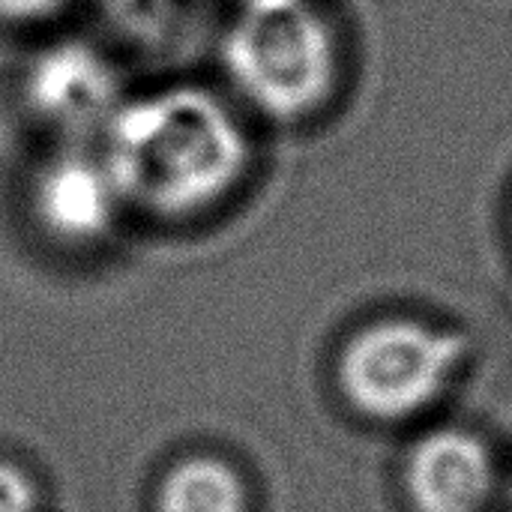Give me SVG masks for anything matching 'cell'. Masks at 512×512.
<instances>
[{
    "mask_svg": "<svg viewBox=\"0 0 512 512\" xmlns=\"http://www.w3.org/2000/svg\"><path fill=\"white\" fill-rule=\"evenodd\" d=\"M159 512H249L243 477L216 456H189L165 471L156 492Z\"/></svg>",
    "mask_w": 512,
    "mask_h": 512,
    "instance_id": "52a82bcc",
    "label": "cell"
},
{
    "mask_svg": "<svg viewBox=\"0 0 512 512\" xmlns=\"http://www.w3.org/2000/svg\"><path fill=\"white\" fill-rule=\"evenodd\" d=\"M225 69L264 114L318 111L336 81V39L309 0H246L225 36Z\"/></svg>",
    "mask_w": 512,
    "mask_h": 512,
    "instance_id": "7a4b0ae2",
    "label": "cell"
},
{
    "mask_svg": "<svg viewBox=\"0 0 512 512\" xmlns=\"http://www.w3.org/2000/svg\"><path fill=\"white\" fill-rule=\"evenodd\" d=\"M405 489L417 512H483L495 495V459L483 438L435 429L411 447Z\"/></svg>",
    "mask_w": 512,
    "mask_h": 512,
    "instance_id": "277c9868",
    "label": "cell"
},
{
    "mask_svg": "<svg viewBox=\"0 0 512 512\" xmlns=\"http://www.w3.org/2000/svg\"><path fill=\"white\" fill-rule=\"evenodd\" d=\"M66 0H0V18L6 21H42L51 18Z\"/></svg>",
    "mask_w": 512,
    "mask_h": 512,
    "instance_id": "9c48e42d",
    "label": "cell"
},
{
    "mask_svg": "<svg viewBox=\"0 0 512 512\" xmlns=\"http://www.w3.org/2000/svg\"><path fill=\"white\" fill-rule=\"evenodd\" d=\"M123 198L105 159L84 153L54 156L33 186V210L48 234L66 243H90L111 231Z\"/></svg>",
    "mask_w": 512,
    "mask_h": 512,
    "instance_id": "8992f818",
    "label": "cell"
},
{
    "mask_svg": "<svg viewBox=\"0 0 512 512\" xmlns=\"http://www.w3.org/2000/svg\"><path fill=\"white\" fill-rule=\"evenodd\" d=\"M468 357L456 330L384 318L357 330L339 354V387L348 405L378 423H402L429 411Z\"/></svg>",
    "mask_w": 512,
    "mask_h": 512,
    "instance_id": "3957f363",
    "label": "cell"
},
{
    "mask_svg": "<svg viewBox=\"0 0 512 512\" xmlns=\"http://www.w3.org/2000/svg\"><path fill=\"white\" fill-rule=\"evenodd\" d=\"M36 486L12 462H0V512H36Z\"/></svg>",
    "mask_w": 512,
    "mask_h": 512,
    "instance_id": "ba28073f",
    "label": "cell"
},
{
    "mask_svg": "<svg viewBox=\"0 0 512 512\" xmlns=\"http://www.w3.org/2000/svg\"><path fill=\"white\" fill-rule=\"evenodd\" d=\"M102 159L123 204L177 219L222 201L243 180L252 147L216 93L177 84L120 102Z\"/></svg>",
    "mask_w": 512,
    "mask_h": 512,
    "instance_id": "6da1fadb",
    "label": "cell"
},
{
    "mask_svg": "<svg viewBox=\"0 0 512 512\" xmlns=\"http://www.w3.org/2000/svg\"><path fill=\"white\" fill-rule=\"evenodd\" d=\"M27 99L36 114L63 129L93 123L108 126L111 114L123 102L111 63L78 42L54 45L33 60L27 75Z\"/></svg>",
    "mask_w": 512,
    "mask_h": 512,
    "instance_id": "5b68a950",
    "label": "cell"
}]
</instances>
